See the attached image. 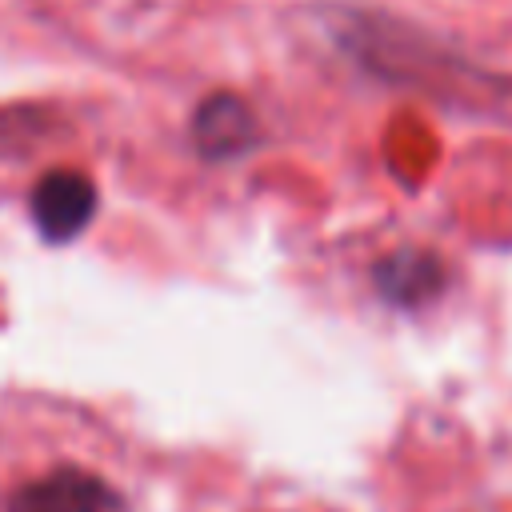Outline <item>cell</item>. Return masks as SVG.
<instances>
[{
    "label": "cell",
    "mask_w": 512,
    "mask_h": 512,
    "mask_svg": "<svg viewBox=\"0 0 512 512\" xmlns=\"http://www.w3.org/2000/svg\"><path fill=\"white\" fill-rule=\"evenodd\" d=\"M0 512H152V480L100 428L0 424Z\"/></svg>",
    "instance_id": "cell-1"
},
{
    "label": "cell",
    "mask_w": 512,
    "mask_h": 512,
    "mask_svg": "<svg viewBox=\"0 0 512 512\" xmlns=\"http://www.w3.org/2000/svg\"><path fill=\"white\" fill-rule=\"evenodd\" d=\"M444 264L424 248H396L372 264V284L392 308H420L444 292Z\"/></svg>",
    "instance_id": "cell-4"
},
{
    "label": "cell",
    "mask_w": 512,
    "mask_h": 512,
    "mask_svg": "<svg viewBox=\"0 0 512 512\" xmlns=\"http://www.w3.org/2000/svg\"><path fill=\"white\" fill-rule=\"evenodd\" d=\"M200 512H296V508H288L272 492H228V496L204 504Z\"/></svg>",
    "instance_id": "cell-5"
},
{
    "label": "cell",
    "mask_w": 512,
    "mask_h": 512,
    "mask_svg": "<svg viewBox=\"0 0 512 512\" xmlns=\"http://www.w3.org/2000/svg\"><path fill=\"white\" fill-rule=\"evenodd\" d=\"M188 132H192V148L208 164L240 160L244 152H252L260 144V120H256L252 104L236 92H208L192 108Z\"/></svg>",
    "instance_id": "cell-3"
},
{
    "label": "cell",
    "mask_w": 512,
    "mask_h": 512,
    "mask_svg": "<svg viewBox=\"0 0 512 512\" xmlns=\"http://www.w3.org/2000/svg\"><path fill=\"white\" fill-rule=\"evenodd\" d=\"M100 192L96 184L80 172V168H52L32 184L28 208H32V224L48 244H64L76 240L92 216H96Z\"/></svg>",
    "instance_id": "cell-2"
}]
</instances>
